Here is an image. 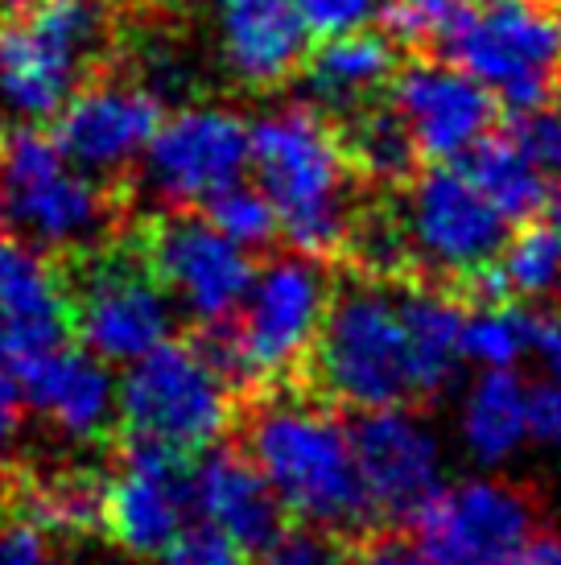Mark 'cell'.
I'll use <instances>...</instances> for the list:
<instances>
[{
  "label": "cell",
  "instance_id": "cell-1",
  "mask_svg": "<svg viewBox=\"0 0 561 565\" xmlns=\"http://www.w3.org/2000/svg\"><path fill=\"white\" fill-rule=\"evenodd\" d=\"M235 446L265 475L289 520H310L356 541L375 529L359 487L347 422L301 388H261L240 401Z\"/></svg>",
  "mask_w": 561,
  "mask_h": 565
},
{
  "label": "cell",
  "instance_id": "cell-2",
  "mask_svg": "<svg viewBox=\"0 0 561 565\" xmlns=\"http://www.w3.org/2000/svg\"><path fill=\"white\" fill-rule=\"evenodd\" d=\"M401 285L372 281L351 268L335 273L327 315L289 388L351 413L417 405Z\"/></svg>",
  "mask_w": 561,
  "mask_h": 565
},
{
  "label": "cell",
  "instance_id": "cell-3",
  "mask_svg": "<svg viewBox=\"0 0 561 565\" xmlns=\"http://www.w3.org/2000/svg\"><path fill=\"white\" fill-rule=\"evenodd\" d=\"M42 256L63 301L66 334L87 355L112 367L173 339V301L128 232V220L99 239Z\"/></svg>",
  "mask_w": 561,
  "mask_h": 565
},
{
  "label": "cell",
  "instance_id": "cell-4",
  "mask_svg": "<svg viewBox=\"0 0 561 565\" xmlns=\"http://www.w3.org/2000/svg\"><path fill=\"white\" fill-rule=\"evenodd\" d=\"M248 166L277 211L280 236L294 252L322 260L339 256L347 220L356 211L347 158L335 125L314 104H289L248 125Z\"/></svg>",
  "mask_w": 561,
  "mask_h": 565
},
{
  "label": "cell",
  "instance_id": "cell-5",
  "mask_svg": "<svg viewBox=\"0 0 561 565\" xmlns=\"http://www.w3.org/2000/svg\"><path fill=\"white\" fill-rule=\"evenodd\" d=\"M0 190L9 236L33 252H59L125 223L133 182L78 170L46 128L9 125L0 137Z\"/></svg>",
  "mask_w": 561,
  "mask_h": 565
},
{
  "label": "cell",
  "instance_id": "cell-6",
  "mask_svg": "<svg viewBox=\"0 0 561 565\" xmlns=\"http://www.w3.org/2000/svg\"><path fill=\"white\" fill-rule=\"evenodd\" d=\"M244 396L207 360L190 334H173L116 380V425L108 441H140L199 458L235 429Z\"/></svg>",
  "mask_w": 561,
  "mask_h": 565
},
{
  "label": "cell",
  "instance_id": "cell-7",
  "mask_svg": "<svg viewBox=\"0 0 561 565\" xmlns=\"http://www.w3.org/2000/svg\"><path fill=\"white\" fill-rule=\"evenodd\" d=\"M330 289H335V268H327V260L310 252L273 256L252 277L248 294L232 315L244 396L294 384L310 355L318 322L327 315Z\"/></svg>",
  "mask_w": 561,
  "mask_h": 565
},
{
  "label": "cell",
  "instance_id": "cell-8",
  "mask_svg": "<svg viewBox=\"0 0 561 565\" xmlns=\"http://www.w3.org/2000/svg\"><path fill=\"white\" fill-rule=\"evenodd\" d=\"M389 194L425 285L458 294L479 268L496 260L508 239V220L451 161L421 166L405 186Z\"/></svg>",
  "mask_w": 561,
  "mask_h": 565
},
{
  "label": "cell",
  "instance_id": "cell-9",
  "mask_svg": "<svg viewBox=\"0 0 561 565\" xmlns=\"http://www.w3.org/2000/svg\"><path fill=\"white\" fill-rule=\"evenodd\" d=\"M442 58L463 66L499 99L504 111H529L561 95L558 25L532 0L470 4Z\"/></svg>",
  "mask_w": 561,
  "mask_h": 565
},
{
  "label": "cell",
  "instance_id": "cell-10",
  "mask_svg": "<svg viewBox=\"0 0 561 565\" xmlns=\"http://www.w3.org/2000/svg\"><path fill=\"white\" fill-rule=\"evenodd\" d=\"M145 260L173 306H182L190 322H219L240 310L256 265L240 244L219 236L194 211H154L128 220Z\"/></svg>",
  "mask_w": 561,
  "mask_h": 565
},
{
  "label": "cell",
  "instance_id": "cell-11",
  "mask_svg": "<svg viewBox=\"0 0 561 565\" xmlns=\"http://www.w3.org/2000/svg\"><path fill=\"white\" fill-rule=\"evenodd\" d=\"M161 116L166 99L120 66H108L66 95L63 108L50 116V137L78 170L108 182H133V166L154 141Z\"/></svg>",
  "mask_w": 561,
  "mask_h": 565
},
{
  "label": "cell",
  "instance_id": "cell-12",
  "mask_svg": "<svg viewBox=\"0 0 561 565\" xmlns=\"http://www.w3.org/2000/svg\"><path fill=\"white\" fill-rule=\"evenodd\" d=\"M140 178L161 211H194L248 170V120L219 104L166 111L140 153Z\"/></svg>",
  "mask_w": 561,
  "mask_h": 565
},
{
  "label": "cell",
  "instance_id": "cell-13",
  "mask_svg": "<svg viewBox=\"0 0 561 565\" xmlns=\"http://www.w3.org/2000/svg\"><path fill=\"white\" fill-rule=\"evenodd\" d=\"M405 529L434 565H508L537 529V503L525 487L470 479L442 487Z\"/></svg>",
  "mask_w": 561,
  "mask_h": 565
},
{
  "label": "cell",
  "instance_id": "cell-14",
  "mask_svg": "<svg viewBox=\"0 0 561 565\" xmlns=\"http://www.w3.org/2000/svg\"><path fill=\"white\" fill-rule=\"evenodd\" d=\"M359 487L375 524H409L442 491V446L409 408H363L347 422Z\"/></svg>",
  "mask_w": 561,
  "mask_h": 565
},
{
  "label": "cell",
  "instance_id": "cell-15",
  "mask_svg": "<svg viewBox=\"0 0 561 565\" xmlns=\"http://www.w3.org/2000/svg\"><path fill=\"white\" fill-rule=\"evenodd\" d=\"M392 108L409 125L421 161H458L470 145L499 125V99L463 66L437 54H413L396 66L389 87Z\"/></svg>",
  "mask_w": 561,
  "mask_h": 565
},
{
  "label": "cell",
  "instance_id": "cell-16",
  "mask_svg": "<svg viewBox=\"0 0 561 565\" xmlns=\"http://www.w3.org/2000/svg\"><path fill=\"white\" fill-rule=\"evenodd\" d=\"M4 367L13 372L25 408H38L59 434L108 446L116 425V376L108 372V363L87 355L83 347L63 343L46 355Z\"/></svg>",
  "mask_w": 561,
  "mask_h": 565
},
{
  "label": "cell",
  "instance_id": "cell-17",
  "mask_svg": "<svg viewBox=\"0 0 561 565\" xmlns=\"http://www.w3.org/2000/svg\"><path fill=\"white\" fill-rule=\"evenodd\" d=\"M310 30L297 0H223V63L252 95L280 92L306 63Z\"/></svg>",
  "mask_w": 561,
  "mask_h": 565
},
{
  "label": "cell",
  "instance_id": "cell-18",
  "mask_svg": "<svg viewBox=\"0 0 561 565\" xmlns=\"http://www.w3.org/2000/svg\"><path fill=\"white\" fill-rule=\"evenodd\" d=\"M194 512L232 536L235 545L256 557L285 524V508L277 503L265 475L252 467V458L240 446H211L194 462Z\"/></svg>",
  "mask_w": 561,
  "mask_h": 565
},
{
  "label": "cell",
  "instance_id": "cell-19",
  "mask_svg": "<svg viewBox=\"0 0 561 565\" xmlns=\"http://www.w3.org/2000/svg\"><path fill=\"white\" fill-rule=\"evenodd\" d=\"M401 66V46L384 30H347L335 38H318V46L306 50L301 79L310 92V104L327 120H339L347 111L389 95L392 75Z\"/></svg>",
  "mask_w": 561,
  "mask_h": 565
},
{
  "label": "cell",
  "instance_id": "cell-20",
  "mask_svg": "<svg viewBox=\"0 0 561 565\" xmlns=\"http://www.w3.org/2000/svg\"><path fill=\"white\" fill-rule=\"evenodd\" d=\"M401 306H405L409 327V363H413V393L417 405H430L451 388L458 372V339H463V318L467 306L458 294L442 285L405 281L401 285Z\"/></svg>",
  "mask_w": 561,
  "mask_h": 565
},
{
  "label": "cell",
  "instance_id": "cell-21",
  "mask_svg": "<svg viewBox=\"0 0 561 565\" xmlns=\"http://www.w3.org/2000/svg\"><path fill=\"white\" fill-rule=\"evenodd\" d=\"M330 125H335L339 149L347 158V170L356 173V182H363V186L384 194V190L405 186L409 178L421 170L417 145H413L409 125L401 120V111L392 108L389 95L347 111Z\"/></svg>",
  "mask_w": 561,
  "mask_h": 565
},
{
  "label": "cell",
  "instance_id": "cell-22",
  "mask_svg": "<svg viewBox=\"0 0 561 565\" xmlns=\"http://www.w3.org/2000/svg\"><path fill=\"white\" fill-rule=\"evenodd\" d=\"M458 161H463L458 170L467 173L470 182H475V190H479L508 223L537 220V215L546 211L549 182L537 173V166L516 149V141L508 137V128H504V132L491 128V132L479 137Z\"/></svg>",
  "mask_w": 561,
  "mask_h": 565
},
{
  "label": "cell",
  "instance_id": "cell-23",
  "mask_svg": "<svg viewBox=\"0 0 561 565\" xmlns=\"http://www.w3.org/2000/svg\"><path fill=\"white\" fill-rule=\"evenodd\" d=\"M463 438L479 462H504L529 438V384L512 367H484L463 408Z\"/></svg>",
  "mask_w": 561,
  "mask_h": 565
},
{
  "label": "cell",
  "instance_id": "cell-24",
  "mask_svg": "<svg viewBox=\"0 0 561 565\" xmlns=\"http://www.w3.org/2000/svg\"><path fill=\"white\" fill-rule=\"evenodd\" d=\"M496 268L512 301L561 298V239L549 227V220L537 215L520 223V232L504 239Z\"/></svg>",
  "mask_w": 561,
  "mask_h": 565
},
{
  "label": "cell",
  "instance_id": "cell-25",
  "mask_svg": "<svg viewBox=\"0 0 561 565\" xmlns=\"http://www.w3.org/2000/svg\"><path fill=\"white\" fill-rule=\"evenodd\" d=\"M532 327H537V310H525L520 301L475 306V315L463 318L458 351L463 360L484 363V367H516L525 355H532Z\"/></svg>",
  "mask_w": 561,
  "mask_h": 565
},
{
  "label": "cell",
  "instance_id": "cell-26",
  "mask_svg": "<svg viewBox=\"0 0 561 565\" xmlns=\"http://www.w3.org/2000/svg\"><path fill=\"white\" fill-rule=\"evenodd\" d=\"M470 0H380V30L409 54H437L467 21Z\"/></svg>",
  "mask_w": 561,
  "mask_h": 565
},
{
  "label": "cell",
  "instance_id": "cell-27",
  "mask_svg": "<svg viewBox=\"0 0 561 565\" xmlns=\"http://www.w3.org/2000/svg\"><path fill=\"white\" fill-rule=\"evenodd\" d=\"M203 220L215 227L219 236H227L240 248H273L280 236V223L273 203L265 199L261 186H248V182H227L219 186L211 199H203Z\"/></svg>",
  "mask_w": 561,
  "mask_h": 565
},
{
  "label": "cell",
  "instance_id": "cell-28",
  "mask_svg": "<svg viewBox=\"0 0 561 565\" xmlns=\"http://www.w3.org/2000/svg\"><path fill=\"white\" fill-rule=\"evenodd\" d=\"M256 565H356V557L351 536L310 520H285L280 533L256 553Z\"/></svg>",
  "mask_w": 561,
  "mask_h": 565
},
{
  "label": "cell",
  "instance_id": "cell-29",
  "mask_svg": "<svg viewBox=\"0 0 561 565\" xmlns=\"http://www.w3.org/2000/svg\"><path fill=\"white\" fill-rule=\"evenodd\" d=\"M508 137L537 166V173L546 182H558L561 186V95H553L541 108L512 111Z\"/></svg>",
  "mask_w": 561,
  "mask_h": 565
},
{
  "label": "cell",
  "instance_id": "cell-30",
  "mask_svg": "<svg viewBox=\"0 0 561 565\" xmlns=\"http://www.w3.org/2000/svg\"><path fill=\"white\" fill-rule=\"evenodd\" d=\"M157 565H256V557L203 520V524H182V533L161 550Z\"/></svg>",
  "mask_w": 561,
  "mask_h": 565
},
{
  "label": "cell",
  "instance_id": "cell-31",
  "mask_svg": "<svg viewBox=\"0 0 561 565\" xmlns=\"http://www.w3.org/2000/svg\"><path fill=\"white\" fill-rule=\"evenodd\" d=\"M297 13L310 38H335V33L368 25L380 13V0H297Z\"/></svg>",
  "mask_w": 561,
  "mask_h": 565
},
{
  "label": "cell",
  "instance_id": "cell-32",
  "mask_svg": "<svg viewBox=\"0 0 561 565\" xmlns=\"http://www.w3.org/2000/svg\"><path fill=\"white\" fill-rule=\"evenodd\" d=\"M351 557L356 565H434L409 536V529H384V524L359 533L351 541Z\"/></svg>",
  "mask_w": 561,
  "mask_h": 565
},
{
  "label": "cell",
  "instance_id": "cell-33",
  "mask_svg": "<svg viewBox=\"0 0 561 565\" xmlns=\"http://www.w3.org/2000/svg\"><path fill=\"white\" fill-rule=\"evenodd\" d=\"M529 434L561 446V384L553 376L529 384Z\"/></svg>",
  "mask_w": 561,
  "mask_h": 565
},
{
  "label": "cell",
  "instance_id": "cell-34",
  "mask_svg": "<svg viewBox=\"0 0 561 565\" xmlns=\"http://www.w3.org/2000/svg\"><path fill=\"white\" fill-rule=\"evenodd\" d=\"M21 417H25V396H21V388H17L13 372L0 367V450L17 438Z\"/></svg>",
  "mask_w": 561,
  "mask_h": 565
},
{
  "label": "cell",
  "instance_id": "cell-35",
  "mask_svg": "<svg viewBox=\"0 0 561 565\" xmlns=\"http://www.w3.org/2000/svg\"><path fill=\"white\" fill-rule=\"evenodd\" d=\"M508 565H561V533H537L532 529L529 536H525V545L508 557Z\"/></svg>",
  "mask_w": 561,
  "mask_h": 565
},
{
  "label": "cell",
  "instance_id": "cell-36",
  "mask_svg": "<svg viewBox=\"0 0 561 565\" xmlns=\"http://www.w3.org/2000/svg\"><path fill=\"white\" fill-rule=\"evenodd\" d=\"M4 500H9V462L0 458V512H4Z\"/></svg>",
  "mask_w": 561,
  "mask_h": 565
},
{
  "label": "cell",
  "instance_id": "cell-37",
  "mask_svg": "<svg viewBox=\"0 0 561 565\" xmlns=\"http://www.w3.org/2000/svg\"><path fill=\"white\" fill-rule=\"evenodd\" d=\"M0 236H9V215H4V190H0Z\"/></svg>",
  "mask_w": 561,
  "mask_h": 565
},
{
  "label": "cell",
  "instance_id": "cell-38",
  "mask_svg": "<svg viewBox=\"0 0 561 565\" xmlns=\"http://www.w3.org/2000/svg\"><path fill=\"white\" fill-rule=\"evenodd\" d=\"M553 25H558V54H561V9L553 13Z\"/></svg>",
  "mask_w": 561,
  "mask_h": 565
},
{
  "label": "cell",
  "instance_id": "cell-39",
  "mask_svg": "<svg viewBox=\"0 0 561 565\" xmlns=\"http://www.w3.org/2000/svg\"><path fill=\"white\" fill-rule=\"evenodd\" d=\"M470 4H499V0H470Z\"/></svg>",
  "mask_w": 561,
  "mask_h": 565
},
{
  "label": "cell",
  "instance_id": "cell-40",
  "mask_svg": "<svg viewBox=\"0 0 561 565\" xmlns=\"http://www.w3.org/2000/svg\"><path fill=\"white\" fill-rule=\"evenodd\" d=\"M4 128H9V120H4V116H0V137H4Z\"/></svg>",
  "mask_w": 561,
  "mask_h": 565
},
{
  "label": "cell",
  "instance_id": "cell-41",
  "mask_svg": "<svg viewBox=\"0 0 561 565\" xmlns=\"http://www.w3.org/2000/svg\"><path fill=\"white\" fill-rule=\"evenodd\" d=\"M0 339H4V327H0Z\"/></svg>",
  "mask_w": 561,
  "mask_h": 565
},
{
  "label": "cell",
  "instance_id": "cell-42",
  "mask_svg": "<svg viewBox=\"0 0 561 565\" xmlns=\"http://www.w3.org/2000/svg\"><path fill=\"white\" fill-rule=\"evenodd\" d=\"M133 565H137V562H133Z\"/></svg>",
  "mask_w": 561,
  "mask_h": 565
}]
</instances>
